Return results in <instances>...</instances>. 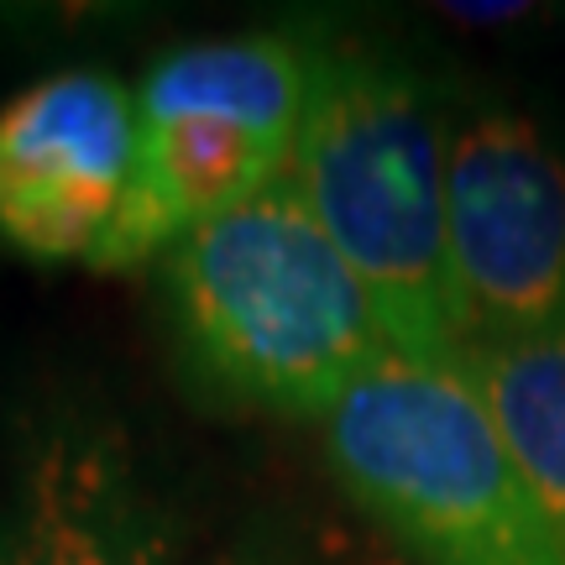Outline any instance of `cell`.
<instances>
[{"label": "cell", "instance_id": "6", "mask_svg": "<svg viewBox=\"0 0 565 565\" xmlns=\"http://www.w3.org/2000/svg\"><path fill=\"white\" fill-rule=\"evenodd\" d=\"M168 519L141 482L121 424L47 408L21 440L0 508V565H168Z\"/></svg>", "mask_w": 565, "mask_h": 565}, {"label": "cell", "instance_id": "7", "mask_svg": "<svg viewBox=\"0 0 565 565\" xmlns=\"http://www.w3.org/2000/svg\"><path fill=\"white\" fill-rule=\"evenodd\" d=\"M282 173H288V158H278L267 141L231 121H215V116L141 121L137 179L121 204V221L110 225L89 267L131 273V267L152 263L183 231L246 204Z\"/></svg>", "mask_w": 565, "mask_h": 565}, {"label": "cell", "instance_id": "2", "mask_svg": "<svg viewBox=\"0 0 565 565\" xmlns=\"http://www.w3.org/2000/svg\"><path fill=\"white\" fill-rule=\"evenodd\" d=\"M445 168L440 105L414 68L372 53L315 58L288 183L362 278L393 356L435 366L466 351Z\"/></svg>", "mask_w": 565, "mask_h": 565}, {"label": "cell", "instance_id": "11", "mask_svg": "<svg viewBox=\"0 0 565 565\" xmlns=\"http://www.w3.org/2000/svg\"><path fill=\"white\" fill-rule=\"evenodd\" d=\"M445 11H450V17H471V21H503V17H524L529 6H519V0H513V6H445Z\"/></svg>", "mask_w": 565, "mask_h": 565}, {"label": "cell", "instance_id": "5", "mask_svg": "<svg viewBox=\"0 0 565 565\" xmlns=\"http://www.w3.org/2000/svg\"><path fill=\"white\" fill-rule=\"evenodd\" d=\"M137 95L63 68L0 105V242L38 263H95L137 179Z\"/></svg>", "mask_w": 565, "mask_h": 565}, {"label": "cell", "instance_id": "9", "mask_svg": "<svg viewBox=\"0 0 565 565\" xmlns=\"http://www.w3.org/2000/svg\"><path fill=\"white\" fill-rule=\"evenodd\" d=\"M456 366L492 408L513 461L565 540V335L471 341Z\"/></svg>", "mask_w": 565, "mask_h": 565}, {"label": "cell", "instance_id": "3", "mask_svg": "<svg viewBox=\"0 0 565 565\" xmlns=\"http://www.w3.org/2000/svg\"><path fill=\"white\" fill-rule=\"evenodd\" d=\"M324 461L419 565H565V540L461 366L387 356L320 419Z\"/></svg>", "mask_w": 565, "mask_h": 565}, {"label": "cell", "instance_id": "10", "mask_svg": "<svg viewBox=\"0 0 565 565\" xmlns=\"http://www.w3.org/2000/svg\"><path fill=\"white\" fill-rule=\"evenodd\" d=\"M210 565H303V561H294V555H282L278 545H273V550L242 545V550H225L221 561H210Z\"/></svg>", "mask_w": 565, "mask_h": 565}, {"label": "cell", "instance_id": "4", "mask_svg": "<svg viewBox=\"0 0 565 565\" xmlns=\"http://www.w3.org/2000/svg\"><path fill=\"white\" fill-rule=\"evenodd\" d=\"M450 267L471 341L565 335V162L529 116L482 110L450 137Z\"/></svg>", "mask_w": 565, "mask_h": 565}, {"label": "cell", "instance_id": "8", "mask_svg": "<svg viewBox=\"0 0 565 565\" xmlns=\"http://www.w3.org/2000/svg\"><path fill=\"white\" fill-rule=\"evenodd\" d=\"M309 79H315V58L299 42L273 38V32L189 42L141 74L137 116L141 121L215 116L267 141L278 158H294Z\"/></svg>", "mask_w": 565, "mask_h": 565}, {"label": "cell", "instance_id": "1", "mask_svg": "<svg viewBox=\"0 0 565 565\" xmlns=\"http://www.w3.org/2000/svg\"><path fill=\"white\" fill-rule=\"evenodd\" d=\"M183 366L236 408L324 419L393 356L362 278L282 173L162 252Z\"/></svg>", "mask_w": 565, "mask_h": 565}]
</instances>
